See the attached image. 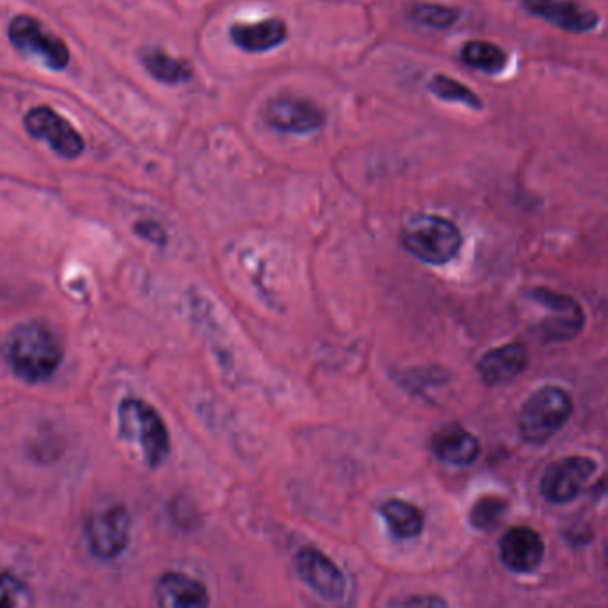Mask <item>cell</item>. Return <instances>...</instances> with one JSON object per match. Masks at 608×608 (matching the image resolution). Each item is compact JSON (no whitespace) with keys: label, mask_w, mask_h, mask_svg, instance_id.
Here are the masks:
<instances>
[{"label":"cell","mask_w":608,"mask_h":608,"mask_svg":"<svg viewBox=\"0 0 608 608\" xmlns=\"http://www.w3.org/2000/svg\"><path fill=\"white\" fill-rule=\"evenodd\" d=\"M59 335L44 323L31 321L16 326L10 340V363L20 380L42 383L50 379L62 363Z\"/></svg>","instance_id":"1"},{"label":"cell","mask_w":608,"mask_h":608,"mask_svg":"<svg viewBox=\"0 0 608 608\" xmlns=\"http://www.w3.org/2000/svg\"><path fill=\"white\" fill-rule=\"evenodd\" d=\"M116 417L121 437L138 446L149 468L158 470L163 466L172 445L161 414L141 398L129 397L122 400Z\"/></svg>","instance_id":"2"},{"label":"cell","mask_w":608,"mask_h":608,"mask_svg":"<svg viewBox=\"0 0 608 608\" xmlns=\"http://www.w3.org/2000/svg\"><path fill=\"white\" fill-rule=\"evenodd\" d=\"M409 254L431 266H445L459 255L462 232L454 221L437 215H417L402 234Z\"/></svg>","instance_id":"3"},{"label":"cell","mask_w":608,"mask_h":608,"mask_svg":"<svg viewBox=\"0 0 608 608\" xmlns=\"http://www.w3.org/2000/svg\"><path fill=\"white\" fill-rule=\"evenodd\" d=\"M573 414V398L559 386L537 389L527 402L523 403L517 431L523 441L530 445H544L555 437L570 422Z\"/></svg>","instance_id":"4"},{"label":"cell","mask_w":608,"mask_h":608,"mask_svg":"<svg viewBox=\"0 0 608 608\" xmlns=\"http://www.w3.org/2000/svg\"><path fill=\"white\" fill-rule=\"evenodd\" d=\"M8 38L22 58L61 72L70 62V48L65 39L48 30L36 16L16 15L8 25Z\"/></svg>","instance_id":"5"},{"label":"cell","mask_w":608,"mask_h":608,"mask_svg":"<svg viewBox=\"0 0 608 608\" xmlns=\"http://www.w3.org/2000/svg\"><path fill=\"white\" fill-rule=\"evenodd\" d=\"M88 548L101 561H115L130 544V514L124 505H110L88 517Z\"/></svg>","instance_id":"6"},{"label":"cell","mask_w":608,"mask_h":608,"mask_svg":"<svg viewBox=\"0 0 608 608\" xmlns=\"http://www.w3.org/2000/svg\"><path fill=\"white\" fill-rule=\"evenodd\" d=\"M24 127L27 135L45 141L54 152L68 161L81 158L87 150V144H84V138L79 135V130L65 116L56 113L53 107H31L25 113Z\"/></svg>","instance_id":"7"},{"label":"cell","mask_w":608,"mask_h":608,"mask_svg":"<svg viewBox=\"0 0 608 608\" xmlns=\"http://www.w3.org/2000/svg\"><path fill=\"white\" fill-rule=\"evenodd\" d=\"M264 122L283 135H311L325 124V113L317 102L303 96L283 93L275 95L264 106Z\"/></svg>","instance_id":"8"},{"label":"cell","mask_w":608,"mask_h":608,"mask_svg":"<svg viewBox=\"0 0 608 608\" xmlns=\"http://www.w3.org/2000/svg\"><path fill=\"white\" fill-rule=\"evenodd\" d=\"M596 470V460L587 456H570L555 460L542 474V496L553 505L573 502Z\"/></svg>","instance_id":"9"},{"label":"cell","mask_w":608,"mask_h":608,"mask_svg":"<svg viewBox=\"0 0 608 608\" xmlns=\"http://www.w3.org/2000/svg\"><path fill=\"white\" fill-rule=\"evenodd\" d=\"M528 297L553 312V317L547 318L544 323L539 326L542 341H547V343L571 341L578 337L584 331V311L575 298L544 288L532 289L528 292Z\"/></svg>","instance_id":"10"},{"label":"cell","mask_w":608,"mask_h":608,"mask_svg":"<svg viewBox=\"0 0 608 608\" xmlns=\"http://www.w3.org/2000/svg\"><path fill=\"white\" fill-rule=\"evenodd\" d=\"M295 570L303 584L325 601H340L346 593L343 571L317 548H302L295 555Z\"/></svg>","instance_id":"11"},{"label":"cell","mask_w":608,"mask_h":608,"mask_svg":"<svg viewBox=\"0 0 608 608\" xmlns=\"http://www.w3.org/2000/svg\"><path fill=\"white\" fill-rule=\"evenodd\" d=\"M528 13L565 33L585 34L596 30L599 15L575 0H523Z\"/></svg>","instance_id":"12"},{"label":"cell","mask_w":608,"mask_h":608,"mask_svg":"<svg viewBox=\"0 0 608 608\" xmlns=\"http://www.w3.org/2000/svg\"><path fill=\"white\" fill-rule=\"evenodd\" d=\"M547 547L541 534L528 527H514L505 532L500 542V557L508 571L517 575L532 573L544 561Z\"/></svg>","instance_id":"13"},{"label":"cell","mask_w":608,"mask_h":608,"mask_svg":"<svg viewBox=\"0 0 608 608\" xmlns=\"http://www.w3.org/2000/svg\"><path fill=\"white\" fill-rule=\"evenodd\" d=\"M153 598L163 608H204L211 601L206 585L177 571L164 573L158 580Z\"/></svg>","instance_id":"14"},{"label":"cell","mask_w":608,"mask_h":608,"mask_svg":"<svg viewBox=\"0 0 608 608\" xmlns=\"http://www.w3.org/2000/svg\"><path fill=\"white\" fill-rule=\"evenodd\" d=\"M527 346L521 343H508L489 351L479 360L480 379L487 386H502V383L513 382L528 366Z\"/></svg>","instance_id":"15"},{"label":"cell","mask_w":608,"mask_h":608,"mask_svg":"<svg viewBox=\"0 0 608 608\" xmlns=\"http://www.w3.org/2000/svg\"><path fill=\"white\" fill-rule=\"evenodd\" d=\"M432 451L445 464L466 468L479 460L482 446L464 426L448 425L432 437Z\"/></svg>","instance_id":"16"},{"label":"cell","mask_w":608,"mask_h":608,"mask_svg":"<svg viewBox=\"0 0 608 608\" xmlns=\"http://www.w3.org/2000/svg\"><path fill=\"white\" fill-rule=\"evenodd\" d=\"M230 39L244 53H269L288 39V25L280 19L261 20L252 24L230 25Z\"/></svg>","instance_id":"17"},{"label":"cell","mask_w":608,"mask_h":608,"mask_svg":"<svg viewBox=\"0 0 608 608\" xmlns=\"http://www.w3.org/2000/svg\"><path fill=\"white\" fill-rule=\"evenodd\" d=\"M139 59L150 77L168 87H181L193 79L192 62L183 58H173L161 48H145L144 53L139 54Z\"/></svg>","instance_id":"18"},{"label":"cell","mask_w":608,"mask_h":608,"mask_svg":"<svg viewBox=\"0 0 608 608\" xmlns=\"http://www.w3.org/2000/svg\"><path fill=\"white\" fill-rule=\"evenodd\" d=\"M379 513L388 525L389 532L393 534L398 541H409L422 536L425 516L416 505L403 500H388L380 505Z\"/></svg>","instance_id":"19"},{"label":"cell","mask_w":608,"mask_h":608,"mask_svg":"<svg viewBox=\"0 0 608 608\" xmlns=\"http://www.w3.org/2000/svg\"><path fill=\"white\" fill-rule=\"evenodd\" d=\"M460 59L468 67L487 76H498L507 67V54L502 47L482 39H471L460 50Z\"/></svg>","instance_id":"20"},{"label":"cell","mask_w":608,"mask_h":608,"mask_svg":"<svg viewBox=\"0 0 608 608\" xmlns=\"http://www.w3.org/2000/svg\"><path fill=\"white\" fill-rule=\"evenodd\" d=\"M428 90L434 95L439 96L441 101L459 102V104H464V106L477 111L484 107L482 99L470 87H466L462 82L451 79L445 73H437V76L432 77V81L428 82Z\"/></svg>","instance_id":"21"},{"label":"cell","mask_w":608,"mask_h":608,"mask_svg":"<svg viewBox=\"0 0 608 608\" xmlns=\"http://www.w3.org/2000/svg\"><path fill=\"white\" fill-rule=\"evenodd\" d=\"M507 513V500L502 496H484L477 500L470 513V521L477 530H491Z\"/></svg>","instance_id":"22"},{"label":"cell","mask_w":608,"mask_h":608,"mask_svg":"<svg viewBox=\"0 0 608 608\" xmlns=\"http://www.w3.org/2000/svg\"><path fill=\"white\" fill-rule=\"evenodd\" d=\"M411 19L432 30H448L460 19L459 10L443 4H417L411 10Z\"/></svg>","instance_id":"23"},{"label":"cell","mask_w":608,"mask_h":608,"mask_svg":"<svg viewBox=\"0 0 608 608\" xmlns=\"http://www.w3.org/2000/svg\"><path fill=\"white\" fill-rule=\"evenodd\" d=\"M33 605V590L24 580L11 573H0V608H27Z\"/></svg>","instance_id":"24"},{"label":"cell","mask_w":608,"mask_h":608,"mask_svg":"<svg viewBox=\"0 0 608 608\" xmlns=\"http://www.w3.org/2000/svg\"><path fill=\"white\" fill-rule=\"evenodd\" d=\"M135 230L136 234L141 236L144 240L150 241V243L158 244V246H163V244H167V230L163 229V226H159L158 221H138V223H136L135 226Z\"/></svg>","instance_id":"25"},{"label":"cell","mask_w":608,"mask_h":608,"mask_svg":"<svg viewBox=\"0 0 608 608\" xmlns=\"http://www.w3.org/2000/svg\"><path fill=\"white\" fill-rule=\"evenodd\" d=\"M393 605H402V607H416V605H423V607H446L445 599L439 598V596H417V598L398 599L393 601Z\"/></svg>","instance_id":"26"}]
</instances>
